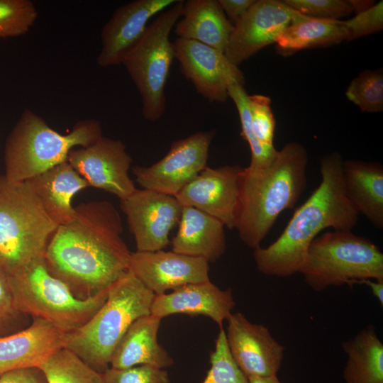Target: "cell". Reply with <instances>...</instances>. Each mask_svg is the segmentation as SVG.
Masks as SVG:
<instances>
[{
    "mask_svg": "<svg viewBox=\"0 0 383 383\" xmlns=\"http://www.w3.org/2000/svg\"><path fill=\"white\" fill-rule=\"evenodd\" d=\"M345 96L361 111H383V74L382 70H364L348 87Z\"/></svg>",
    "mask_w": 383,
    "mask_h": 383,
    "instance_id": "cell-30",
    "label": "cell"
},
{
    "mask_svg": "<svg viewBox=\"0 0 383 383\" xmlns=\"http://www.w3.org/2000/svg\"><path fill=\"white\" fill-rule=\"evenodd\" d=\"M75 209L74 218L54 232L45 258L50 272L77 297L85 299L128 271L132 252L121 237V218L111 203L93 201Z\"/></svg>",
    "mask_w": 383,
    "mask_h": 383,
    "instance_id": "cell-1",
    "label": "cell"
},
{
    "mask_svg": "<svg viewBox=\"0 0 383 383\" xmlns=\"http://www.w3.org/2000/svg\"><path fill=\"white\" fill-rule=\"evenodd\" d=\"M14 306L26 316L44 319L65 333L83 326L105 303L109 288L85 299L50 271L45 255L9 274Z\"/></svg>",
    "mask_w": 383,
    "mask_h": 383,
    "instance_id": "cell-6",
    "label": "cell"
},
{
    "mask_svg": "<svg viewBox=\"0 0 383 383\" xmlns=\"http://www.w3.org/2000/svg\"><path fill=\"white\" fill-rule=\"evenodd\" d=\"M155 295L131 271L108 289L102 306L83 326L66 334L65 348L104 373L118 343L138 318L150 314Z\"/></svg>",
    "mask_w": 383,
    "mask_h": 383,
    "instance_id": "cell-4",
    "label": "cell"
},
{
    "mask_svg": "<svg viewBox=\"0 0 383 383\" xmlns=\"http://www.w3.org/2000/svg\"><path fill=\"white\" fill-rule=\"evenodd\" d=\"M38 367L48 383H105L102 373L67 348L54 353Z\"/></svg>",
    "mask_w": 383,
    "mask_h": 383,
    "instance_id": "cell-28",
    "label": "cell"
},
{
    "mask_svg": "<svg viewBox=\"0 0 383 383\" xmlns=\"http://www.w3.org/2000/svg\"><path fill=\"white\" fill-rule=\"evenodd\" d=\"M316 292L364 279L383 280V253L370 240L351 231H328L310 244L299 271Z\"/></svg>",
    "mask_w": 383,
    "mask_h": 383,
    "instance_id": "cell-8",
    "label": "cell"
},
{
    "mask_svg": "<svg viewBox=\"0 0 383 383\" xmlns=\"http://www.w3.org/2000/svg\"><path fill=\"white\" fill-rule=\"evenodd\" d=\"M287 5L306 16L339 20L353 12L350 1L345 0H284Z\"/></svg>",
    "mask_w": 383,
    "mask_h": 383,
    "instance_id": "cell-34",
    "label": "cell"
},
{
    "mask_svg": "<svg viewBox=\"0 0 383 383\" xmlns=\"http://www.w3.org/2000/svg\"><path fill=\"white\" fill-rule=\"evenodd\" d=\"M37 18V9L30 0H0V38L26 34Z\"/></svg>",
    "mask_w": 383,
    "mask_h": 383,
    "instance_id": "cell-31",
    "label": "cell"
},
{
    "mask_svg": "<svg viewBox=\"0 0 383 383\" xmlns=\"http://www.w3.org/2000/svg\"><path fill=\"white\" fill-rule=\"evenodd\" d=\"M66 334L44 319L33 318L26 328L0 337V375L18 369L38 367L65 348Z\"/></svg>",
    "mask_w": 383,
    "mask_h": 383,
    "instance_id": "cell-20",
    "label": "cell"
},
{
    "mask_svg": "<svg viewBox=\"0 0 383 383\" xmlns=\"http://www.w3.org/2000/svg\"><path fill=\"white\" fill-rule=\"evenodd\" d=\"M161 320L151 314L136 319L116 347L109 367L148 365L165 369L172 366L173 359L157 340Z\"/></svg>",
    "mask_w": 383,
    "mask_h": 383,
    "instance_id": "cell-21",
    "label": "cell"
},
{
    "mask_svg": "<svg viewBox=\"0 0 383 383\" xmlns=\"http://www.w3.org/2000/svg\"><path fill=\"white\" fill-rule=\"evenodd\" d=\"M228 21L233 25L242 18L255 0H218Z\"/></svg>",
    "mask_w": 383,
    "mask_h": 383,
    "instance_id": "cell-39",
    "label": "cell"
},
{
    "mask_svg": "<svg viewBox=\"0 0 383 383\" xmlns=\"http://www.w3.org/2000/svg\"><path fill=\"white\" fill-rule=\"evenodd\" d=\"M343 40H348V34L342 21L314 18L302 14L282 32L276 41V48L279 53L286 55Z\"/></svg>",
    "mask_w": 383,
    "mask_h": 383,
    "instance_id": "cell-27",
    "label": "cell"
},
{
    "mask_svg": "<svg viewBox=\"0 0 383 383\" xmlns=\"http://www.w3.org/2000/svg\"><path fill=\"white\" fill-rule=\"evenodd\" d=\"M67 162L89 186L113 194L120 200L137 189L128 174L132 158L120 140L102 136L89 146L71 150Z\"/></svg>",
    "mask_w": 383,
    "mask_h": 383,
    "instance_id": "cell-14",
    "label": "cell"
},
{
    "mask_svg": "<svg viewBox=\"0 0 383 383\" xmlns=\"http://www.w3.org/2000/svg\"><path fill=\"white\" fill-rule=\"evenodd\" d=\"M182 206L171 195L150 189H138L121 200L138 252L164 249L170 243L169 235L179 222Z\"/></svg>",
    "mask_w": 383,
    "mask_h": 383,
    "instance_id": "cell-11",
    "label": "cell"
},
{
    "mask_svg": "<svg viewBox=\"0 0 383 383\" xmlns=\"http://www.w3.org/2000/svg\"><path fill=\"white\" fill-rule=\"evenodd\" d=\"M233 28L218 0H188L184 1L174 32L178 38L197 41L224 53Z\"/></svg>",
    "mask_w": 383,
    "mask_h": 383,
    "instance_id": "cell-25",
    "label": "cell"
},
{
    "mask_svg": "<svg viewBox=\"0 0 383 383\" xmlns=\"http://www.w3.org/2000/svg\"><path fill=\"white\" fill-rule=\"evenodd\" d=\"M13 303L9 274L0 265V337L5 335L21 316Z\"/></svg>",
    "mask_w": 383,
    "mask_h": 383,
    "instance_id": "cell-37",
    "label": "cell"
},
{
    "mask_svg": "<svg viewBox=\"0 0 383 383\" xmlns=\"http://www.w3.org/2000/svg\"><path fill=\"white\" fill-rule=\"evenodd\" d=\"M57 227L28 180L0 177V265L6 272L11 274L45 255Z\"/></svg>",
    "mask_w": 383,
    "mask_h": 383,
    "instance_id": "cell-7",
    "label": "cell"
},
{
    "mask_svg": "<svg viewBox=\"0 0 383 383\" xmlns=\"http://www.w3.org/2000/svg\"><path fill=\"white\" fill-rule=\"evenodd\" d=\"M242 170L238 165L206 167L175 197L182 206L199 209L233 229Z\"/></svg>",
    "mask_w": 383,
    "mask_h": 383,
    "instance_id": "cell-16",
    "label": "cell"
},
{
    "mask_svg": "<svg viewBox=\"0 0 383 383\" xmlns=\"http://www.w3.org/2000/svg\"><path fill=\"white\" fill-rule=\"evenodd\" d=\"M248 383H283L276 375L268 377H248Z\"/></svg>",
    "mask_w": 383,
    "mask_h": 383,
    "instance_id": "cell-41",
    "label": "cell"
},
{
    "mask_svg": "<svg viewBox=\"0 0 383 383\" xmlns=\"http://www.w3.org/2000/svg\"><path fill=\"white\" fill-rule=\"evenodd\" d=\"M102 136L97 120L78 121L70 133L62 134L32 110L25 109L6 143L4 177L10 182L29 180L67 161L74 147L89 146Z\"/></svg>",
    "mask_w": 383,
    "mask_h": 383,
    "instance_id": "cell-5",
    "label": "cell"
},
{
    "mask_svg": "<svg viewBox=\"0 0 383 383\" xmlns=\"http://www.w3.org/2000/svg\"><path fill=\"white\" fill-rule=\"evenodd\" d=\"M345 194L357 213L383 228V167L379 162L343 160Z\"/></svg>",
    "mask_w": 383,
    "mask_h": 383,
    "instance_id": "cell-24",
    "label": "cell"
},
{
    "mask_svg": "<svg viewBox=\"0 0 383 383\" xmlns=\"http://www.w3.org/2000/svg\"><path fill=\"white\" fill-rule=\"evenodd\" d=\"M226 332L229 352L248 378L277 374L284 357L285 347L267 327L250 322L240 312L232 313Z\"/></svg>",
    "mask_w": 383,
    "mask_h": 383,
    "instance_id": "cell-15",
    "label": "cell"
},
{
    "mask_svg": "<svg viewBox=\"0 0 383 383\" xmlns=\"http://www.w3.org/2000/svg\"><path fill=\"white\" fill-rule=\"evenodd\" d=\"M342 348L348 355L344 383H383V343L374 326L367 325Z\"/></svg>",
    "mask_w": 383,
    "mask_h": 383,
    "instance_id": "cell-26",
    "label": "cell"
},
{
    "mask_svg": "<svg viewBox=\"0 0 383 383\" xmlns=\"http://www.w3.org/2000/svg\"><path fill=\"white\" fill-rule=\"evenodd\" d=\"M224 227L213 216L191 206H183L179 229L172 242V251L213 262L226 251Z\"/></svg>",
    "mask_w": 383,
    "mask_h": 383,
    "instance_id": "cell-22",
    "label": "cell"
},
{
    "mask_svg": "<svg viewBox=\"0 0 383 383\" xmlns=\"http://www.w3.org/2000/svg\"><path fill=\"white\" fill-rule=\"evenodd\" d=\"M214 131L195 133L174 141L167 155L150 167L132 172L144 189L175 196L206 167Z\"/></svg>",
    "mask_w": 383,
    "mask_h": 383,
    "instance_id": "cell-10",
    "label": "cell"
},
{
    "mask_svg": "<svg viewBox=\"0 0 383 383\" xmlns=\"http://www.w3.org/2000/svg\"><path fill=\"white\" fill-rule=\"evenodd\" d=\"M301 16L283 1H255L235 24L224 52L226 57L238 67L263 48L276 43Z\"/></svg>",
    "mask_w": 383,
    "mask_h": 383,
    "instance_id": "cell-12",
    "label": "cell"
},
{
    "mask_svg": "<svg viewBox=\"0 0 383 383\" xmlns=\"http://www.w3.org/2000/svg\"><path fill=\"white\" fill-rule=\"evenodd\" d=\"M307 164L306 148L290 142L267 167L243 168L235 228L247 246L260 247L281 213L294 207L306 187Z\"/></svg>",
    "mask_w": 383,
    "mask_h": 383,
    "instance_id": "cell-3",
    "label": "cell"
},
{
    "mask_svg": "<svg viewBox=\"0 0 383 383\" xmlns=\"http://www.w3.org/2000/svg\"><path fill=\"white\" fill-rule=\"evenodd\" d=\"M173 48L182 72L209 101L225 102L229 98L230 85H244V74L223 52L197 41L178 38Z\"/></svg>",
    "mask_w": 383,
    "mask_h": 383,
    "instance_id": "cell-13",
    "label": "cell"
},
{
    "mask_svg": "<svg viewBox=\"0 0 383 383\" xmlns=\"http://www.w3.org/2000/svg\"><path fill=\"white\" fill-rule=\"evenodd\" d=\"M228 96L235 104L240 117L241 135L250 148V170H260L267 167L274 157L277 150L262 145L254 136L250 122L248 94L240 84H233L228 87Z\"/></svg>",
    "mask_w": 383,
    "mask_h": 383,
    "instance_id": "cell-29",
    "label": "cell"
},
{
    "mask_svg": "<svg viewBox=\"0 0 383 383\" xmlns=\"http://www.w3.org/2000/svg\"><path fill=\"white\" fill-rule=\"evenodd\" d=\"M348 40L379 32L383 28V1L357 13L352 18L342 21Z\"/></svg>",
    "mask_w": 383,
    "mask_h": 383,
    "instance_id": "cell-36",
    "label": "cell"
},
{
    "mask_svg": "<svg viewBox=\"0 0 383 383\" xmlns=\"http://www.w3.org/2000/svg\"><path fill=\"white\" fill-rule=\"evenodd\" d=\"M0 383H48L39 367L12 370L0 375Z\"/></svg>",
    "mask_w": 383,
    "mask_h": 383,
    "instance_id": "cell-38",
    "label": "cell"
},
{
    "mask_svg": "<svg viewBox=\"0 0 383 383\" xmlns=\"http://www.w3.org/2000/svg\"><path fill=\"white\" fill-rule=\"evenodd\" d=\"M176 1L135 0L116 9L101 30V49L96 57L97 65L101 67L121 65L126 55L143 37L149 20Z\"/></svg>",
    "mask_w": 383,
    "mask_h": 383,
    "instance_id": "cell-18",
    "label": "cell"
},
{
    "mask_svg": "<svg viewBox=\"0 0 383 383\" xmlns=\"http://www.w3.org/2000/svg\"><path fill=\"white\" fill-rule=\"evenodd\" d=\"M102 374L105 383H170L165 369L148 365L126 369L109 367Z\"/></svg>",
    "mask_w": 383,
    "mask_h": 383,
    "instance_id": "cell-35",
    "label": "cell"
},
{
    "mask_svg": "<svg viewBox=\"0 0 383 383\" xmlns=\"http://www.w3.org/2000/svg\"><path fill=\"white\" fill-rule=\"evenodd\" d=\"M210 362L211 367L201 383H248L231 357L223 327H220Z\"/></svg>",
    "mask_w": 383,
    "mask_h": 383,
    "instance_id": "cell-32",
    "label": "cell"
},
{
    "mask_svg": "<svg viewBox=\"0 0 383 383\" xmlns=\"http://www.w3.org/2000/svg\"><path fill=\"white\" fill-rule=\"evenodd\" d=\"M362 284L369 287L372 294L379 301L381 306H383V280L364 279L359 284Z\"/></svg>",
    "mask_w": 383,
    "mask_h": 383,
    "instance_id": "cell-40",
    "label": "cell"
},
{
    "mask_svg": "<svg viewBox=\"0 0 383 383\" xmlns=\"http://www.w3.org/2000/svg\"><path fill=\"white\" fill-rule=\"evenodd\" d=\"M235 304L231 288L221 289L209 280L188 284L169 294L155 296L150 314L161 319L177 313L203 315L223 327Z\"/></svg>",
    "mask_w": 383,
    "mask_h": 383,
    "instance_id": "cell-19",
    "label": "cell"
},
{
    "mask_svg": "<svg viewBox=\"0 0 383 383\" xmlns=\"http://www.w3.org/2000/svg\"><path fill=\"white\" fill-rule=\"evenodd\" d=\"M44 211L58 226L71 221L76 213L73 196L89 187L86 180L63 162L28 180Z\"/></svg>",
    "mask_w": 383,
    "mask_h": 383,
    "instance_id": "cell-23",
    "label": "cell"
},
{
    "mask_svg": "<svg viewBox=\"0 0 383 383\" xmlns=\"http://www.w3.org/2000/svg\"><path fill=\"white\" fill-rule=\"evenodd\" d=\"M184 1H177L159 13L121 62L140 95L143 116L150 121L165 111V89L175 58L170 34L182 16Z\"/></svg>",
    "mask_w": 383,
    "mask_h": 383,
    "instance_id": "cell-9",
    "label": "cell"
},
{
    "mask_svg": "<svg viewBox=\"0 0 383 383\" xmlns=\"http://www.w3.org/2000/svg\"><path fill=\"white\" fill-rule=\"evenodd\" d=\"M343 162L338 152L321 158L318 187L296 209L274 242L254 250V260L260 273L282 278L299 273L310 244L321 231L328 228L352 231L357 224L359 214L345 192Z\"/></svg>",
    "mask_w": 383,
    "mask_h": 383,
    "instance_id": "cell-2",
    "label": "cell"
},
{
    "mask_svg": "<svg viewBox=\"0 0 383 383\" xmlns=\"http://www.w3.org/2000/svg\"><path fill=\"white\" fill-rule=\"evenodd\" d=\"M251 128L257 140L269 149L274 146L275 120L271 109V99L262 94L248 95Z\"/></svg>",
    "mask_w": 383,
    "mask_h": 383,
    "instance_id": "cell-33",
    "label": "cell"
},
{
    "mask_svg": "<svg viewBox=\"0 0 383 383\" xmlns=\"http://www.w3.org/2000/svg\"><path fill=\"white\" fill-rule=\"evenodd\" d=\"M129 270L155 296L182 286L209 281V262L172 251L131 253Z\"/></svg>",
    "mask_w": 383,
    "mask_h": 383,
    "instance_id": "cell-17",
    "label": "cell"
}]
</instances>
